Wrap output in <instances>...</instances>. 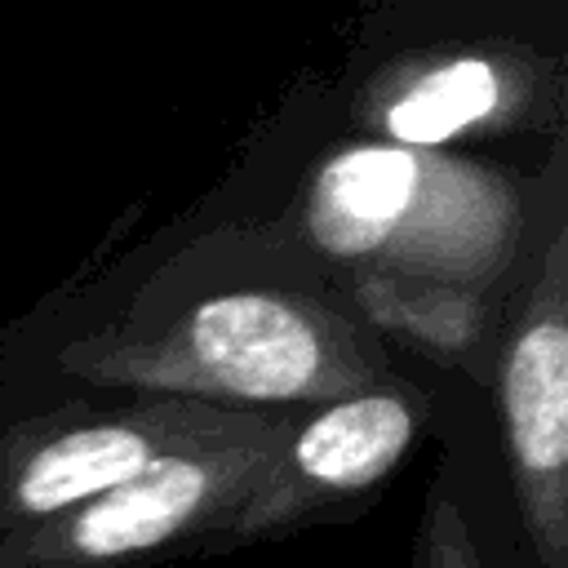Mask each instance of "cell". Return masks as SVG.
Segmentation results:
<instances>
[{
  "label": "cell",
  "mask_w": 568,
  "mask_h": 568,
  "mask_svg": "<svg viewBox=\"0 0 568 568\" xmlns=\"http://www.w3.org/2000/svg\"><path fill=\"white\" fill-rule=\"evenodd\" d=\"M413 568H484L470 519L444 484L426 497V510L417 524V546H413Z\"/></svg>",
  "instance_id": "cell-8"
},
{
  "label": "cell",
  "mask_w": 568,
  "mask_h": 568,
  "mask_svg": "<svg viewBox=\"0 0 568 568\" xmlns=\"http://www.w3.org/2000/svg\"><path fill=\"white\" fill-rule=\"evenodd\" d=\"M497 102H501L497 67L484 58H457L413 80L386 106V133L413 151H435L466 124L493 115Z\"/></svg>",
  "instance_id": "cell-7"
},
{
  "label": "cell",
  "mask_w": 568,
  "mask_h": 568,
  "mask_svg": "<svg viewBox=\"0 0 568 568\" xmlns=\"http://www.w3.org/2000/svg\"><path fill=\"white\" fill-rule=\"evenodd\" d=\"M306 226L333 257L484 280L510 257L515 200L493 173L430 151L351 146L315 173Z\"/></svg>",
  "instance_id": "cell-2"
},
{
  "label": "cell",
  "mask_w": 568,
  "mask_h": 568,
  "mask_svg": "<svg viewBox=\"0 0 568 568\" xmlns=\"http://www.w3.org/2000/svg\"><path fill=\"white\" fill-rule=\"evenodd\" d=\"M497 408L532 564L568 568V315L559 240L546 253V275L506 346Z\"/></svg>",
  "instance_id": "cell-6"
},
{
  "label": "cell",
  "mask_w": 568,
  "mask_h": 568,
  "mask_svg": "<svg viewBox=\"0 0 568 568\" xmlns=\"http://www.w3.org/2000/svg\"><path fill=\"white\" fill-rule=\"evenodd\" d=\"M284 413L0 537V568H142L182 546H217L262 475Z\"/></svg>",
  "instance_id": "cell-3"
},
{
  "label": "cell",
  "mask_w": 568,
  "mask_h": 568,
  "mask_svg": "<svg viewBox=\"0 0 568 568\" xmlns=\"http://www.w3.org/2000/svg\"><path fill=\"white\" fill-rule=\"evenodd\" d=\"M67 368L89 382L284 413L328 404L386 377L377 337L302 293H217L169 328L129 342H75Z\"/></svg>",
  "instance_id": "cell-1"
},
{
  "label": "cell",
  "mask_w": 568,
  "mask_h": 568,
  "mask_svg": "<svg viewBox=\"0 0 568 568\" xmlns=\"http://www.w3.org/2000/svg\"><path fill=\"white\" fill-rule=\"evenodd\" d=\"M271 413L182 395H142L120 408H67L0 435V537L44 524L164 457L222 444Z\"/></svg>",
  "instance_id": "cell-4"
},
{
  "label": "cell",
  "mask_w": 568,
  "mask_h": 568,
  "mask_svg": "<svg viewBox=\"0 0 568 568\" xmlns=\"http://www.w3.org/2000/svg\"><path fill=\"white\" fill-rule=\"evenodd\" d=\"M426 417L430 399L399 377H382L355 395L315 404L311 417L284 413L271 457L217 550L288 537L359 510L399 470Z\"/></svg>",
  "instance_id": "cell-5"
}]
</instances>
